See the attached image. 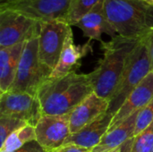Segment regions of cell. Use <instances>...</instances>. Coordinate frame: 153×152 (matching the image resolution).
Returning a JSON list of instances; mask_svg holds the SVG:
<instances>
[{"label": "cell", "instance_id": "16", "mask_svg": "<svg viewBox=\"0 0 153 152\" xmlns=\"http://www.w3.org/2000/svg\"><path fill=\"white\" fill-rule=\"evenodd\" d=\"M26 42L0 48V94L11 90Z\"/></svg>", "mask_w": 153, "mask_h": 152}, {"label": "cell", "instance_id": "12", "mask_svg": "<svg viewBox=\"0 0 153 152\" xmlns=\"http://www.w3.org/2000/svg\"><path fill=\"white\" fill-rule=\"evenodd\" d=\"M108 106V100L99 97L95 92L91 93L69 114L71 134L79 132L100 116L105 114Z\"/></svg>", "mask_w": 153, "mask_h": 152}, {"label": "cell", "instance_id": "26", "mask_svg": "<svg viewBox=\"0 0 153 152\" xmlns=\"http://www.w3.org/2000/svg\"><path fill=\"white\" fill-rule=\"evenodd\" d=\"M134 142V137H133V138H130L129 140H127L126 142H124V143L121 145V149H120L119 152H130L131 151V149H132V147H133Z\"/></svg>", "mask_w": 153, "mask_h": 152}, {"label": "cell", "instance_id": "20", "mask_svg": "<svg viewBox=\"0 0 153 152\" xmlns=\"http://www.w3.org/2000/svg\"><path fill=\"white\" fill-rule=\"evenodd\" d=\"M130 152H153V122L143 133L134 137Z\"/></svg>", "mask_w": 153, "mask_h": 152}, {"label": "cell", "instance_id": "23", "mask_svg": "<svg viewBox=\"0 0 153 152\" xmlns=\"http://www.w3.org/2000/svg\"><path fill=\"white\" fill-rule=\"evenodd\" d=\"M13 152H48L37 141L30 142Z\"/></svg>", "mask_w": 153, "mask_h": 152}, {"label": "cell", "instance_id": "17", "mask_svg": "<svg viewBox=\"0 0 153 152\" xmlns=\"http://www.w3.org/2000/svg\"><path fill=\"white\" fill-rule=\"evenodd\" d=\"M139 112L140 110L130 116L121 125L113 130L108 131L102 138L101 142L91 151V152L110 151L120 147L130 138H133Z\"/></svg>", "mask_w": 153, "mask_h": 152}, {"label": "cell", "instance_id": "27", "mask_svg": "<svg viewBox=\"0 0 153 152\" xmlns=\"http://www.w3.org/2000/svg\"><path fill=\"white\" fill-rule=\"evenodd\" d=\"M17 0H0V6H4L5 4H11L13 2H15Z\"/></svg>", "mask_w": 153, "mask_h": 152}, {"label": "cell", "instance_id": "4", "mask_svg": "<svg viewBox=\"0 0 153 152\" xmlns=\"http://www.w3.org/2000/svg\"><path fill=\"white\" fill-rule=\"evenodd\" d=\"M152 72V66L145 36L131 52L121 80L109 100L107 112L115 116L134 88Z\"/></svg>", "mask_w": 153, "mask_h": 152}, {"label": "cell", "instance_id": "19", "mask_svg": "<svg viewBox=\"0 0 153 152\" xmlns=\"http://www.w3.org/2000/svg\"><path fill=\"white\" fill-rule=\"evenodd\" d=\"M101 1L102 0H71L64 20L71 26H74Z\"/></svg>", "mask_w": 153, "mask_h": 152}, {"label": "cell", "instance_id": "11", "mask_svg": "<svg viewBox=\"0 0 153 152\" xmlns=\"http://www.w3.org/2000/svg\"><path fill=\"white\" fill-rule=\"evenodd\" d=\"M152 99L153 72H152L134 88L119 110L115 114L108 131L113 130L130 116L143 109Z\"/></svg>", "mask_w": 153, "mask_h": 152}, {"label": "cell", "instance_id": "18", "mask_svg": "<svg viewBox=\"0 0 153 152\" xmlns=\"http://www.w3.org/2000/svg\"><path fill=\"white\" fill-rule=\"evenodd\" d=\"M32 141H36L35 127L27 125L8 136L4 144L0 146V152H13Z\"/></svg>", "mask_w": 153, "mask_h": 152}, {"label": "cell", "instance_id": "13", "mask_svg": "<svg viewBox=\"0 0 153 152\" xmlns=\"http://www.w3.org/2000/svg\"><path fill=\"white\" fill-rule=\"evenodd\" d=\"M113 116L108 112L100 116L79 132L70 134L64 145L74 144L92 151L108 132Z\"/></svg>", "mask_w": 153, "mask_h": 152}, {"label": "cell", "instance_id": "3", "mask_svg": "<svg viewBox=\"0 0 153 152\" xmlns=\"http://www.w3.org/2000/svg\"><path fill=\"white\" fill-rule=\"evenodd\" d=\"M104 7L119 36L142 39L153 30V4L147 0H105Z\"/></svg>", "mask_w": 153, "mask_h": 152}, {"label": "cell", "instance_id": "14", "mask_svg": "<svg viewBox=\"0 0 153 152\" xmlns=\"http://www.w3.org/2000/svg\"><path fill=\"white\" fill-rule=\"evenodd\" d=\"M105 0L100 2L90 13L83 16L74 26L81 29L83 36L89 40H98L102 42V34H108L110 38H115L117 34L108 21L105 7Z\"/></svg>", "mask_w": 153, "mask_h": 152}, {"label": "cell", "instance_id": "15", "mask_svg": "<svg viewBox=\"0 0 153 152\" xmlns=\"http://www.w3.org/2000/svg\"><path fill=\"white\" fill-rule=\"evenodd\" d=\"M91 52L92 46L91 45V40L82 45H76L74 41V35L71 33L65 42L59 62L53 70L50 78H58L76 72L82 65V58Z\"/></svg>", "mask_w": 153, "mask_h": 152}, {"label": "cell", "instance_id": "2", "mask_svg": "<svg viewBox=\"0 0 153 152\" xmlns=\"http://www.w3.org/2000/svg\"><path fill=\"white\" fill-rule=\"evenodd\" d=\"M140 39L117 35L109 41L101 42L103 57L90 73L94 92L99 97L110 100L121 80L128 57Z\"/></svg>", "mask_w": 153, "mask_h": 152}, {"label": "cell", "instance_id": "25", "mask_svg": "<svg viewBox=\"0 0 153 152\" xmlns=\"http://www.w3.org/2000/svg\"><path fill=\"white\" fill-rule=\"evenodd\" d=\"M146 41H147L148 51H149V55H150V58H151V62H152L153 72V30L146 35Z\"/></svg>", "mask_w": 153, "mask_h": 152}, {"label": "cell", "instance_id": "28", "mask_svg": "<svg viewBox=\"0 0 153 152\" xmlns=\"http://www.w3.org/2000/svg\"><path fill=\"white\" fill-rule=\"evenodd\" d=\"M120 149H121V146H120V147H118V148H117V149H115V150H112V151H108V152H119Z\"/></svg>", "mask_w": 153, "mask_h": 152}, {"label": "cell", "instance_id": "10", "mask_svg": "<svg viewBox=\"0 0 153 152\" xmlns=\"http://www.w3.org/2000/svg\"><path fill=\"white\" fill-rule=\"evenodd\" d=\"M36 141L51 152L63 146L71 134L69 115L42 116L35 126Z\"/></svg>", "mask_w": 153, "mask_h": 152}, {"label": "cell", "instance_id": "7", "mask_svg": "<svg viewBox=\"0 0 153 152\" xmlns=\"http://www.w3.org/2000/svg\"><path fill=\"white\" fill-rule=\"evenodd\" d=\"M73 33L72 26L65 20L40 22L39 34V56L40 61L50 69L57 65L67 37Z\"/></svg>", "mask_w": 153, "mask_h": 152}, {"label": "cell", "instance_id": "1", "mask_svg": "<svg viewBox=\"0 0 153 152\" xmlns=\"http://www.w3.org/2000/svg\"><path fill=\"white\" fill-rule=\"evenodd\" d=\"M93 92L90 73L73 72L58 78H49L39 88L37 97L43 116H65Z\"/></svg>", "mask_w": 153, "mask_h": 152}, {"label": "cell", "instance_id": "8", "mask_svg": "<svg viewBox=\"0 0 153 152\" xmlns=\"http://www.w3.org/2000/svg\"><path fill=\"white\" fill-rule=\"evenodd\" d=\"M0 116L16 118L35 127L43 114L37 96L7 91L0 94Z\"/></svg>", "mask_w": 153, "mask_h": 152}, {"label": "cell", "instance_id": "29", "mask_svg": "<svg viewBox=\"0 0 153 152\" xmlns=\"http://www.w3.org/2000/svg\"><path fill=\"white\" fill-rule=\"evenodd\" d=\"M147 1H149V2H151L152 4H153V0H147Z\"/></svg>", "mask_w": 153, "mask_h": 152}, {"label": "cell", "instance_id": "21", "mask_svg": "<svg viewBox=\"0 0 153 152\" xmlns=\"http://www.w3.org/2000/svg\"><path fill=\"white\" fill-rule=\"evenodd\" d=\"M27 125L24 121L0 116V146L4 144L9 135Z\"/></svg>", "mask_w": 153, "mask_h": 152}, {"label": "cell", "instance_id": "9", "mask_svg": "<svg viewBox=\"0 0 153 152\" xmlns=\"http://www.w3.org/2000/svg\"><path fill=\"white\" fill-rule=\"evenodd\" d=\"M71 0H17L0 6L22 13L39 22L64 20Z\"/></svg>", "mask_w": 153, "mask_h": 152}, {"label": "cell", "instance_id": "5", "mask_svg": "<svg viewBox=\"0 0 153 152\" xmlns=\"http://www.w3.org/2000/svg\"><path fill=\"white\" fill-rule=\"evenodd\" d=\"M52 72L39 59V36H36L25 43L15 79L9 91L37 96L39 88L50 78Z\"/></svg>", "mask_w": 153, "mask_h": 152}, {"label": "cell", "instance_id": "24", "mask_svg": "<svg viewBox=\"0 0 153 152\" xmlns=\"http://www.w3.org/2000/svg\"><path fill=\"white\" fill-rule=\"evenodd\" d=\"M51 152H91V150H88L74 144H68V145H63L60 148Z\"/></svg>", "mask_w": 153, "mask_h": 152}, {"label": "cell", "instance_id": "22", "mask_svg": "<svg viewBox=\"0 0 153 152\" xmlns=\"http://www.w3.org/2000/svg\"><path fill=\"white\" fill-rule=\"evenodd\" d=\"M153 122V99L149 102L143 109L140 110L136 126L134 133V137H136L138 134L143 133L146 128H148Z\"/></svg>", "mask_w": 153, "mask_h": 152}, {"label": "cell", "instance_id": "6", "mask_svg": "<svg viewBox=\"0 0 153 152\" xmlns=\"http://www.w3.org/2000/svg\"><path fill=\"white\" fill-rule=\"evenodd\" d=\"M40 22L17 11L0 8V48L39 36Z\"/></svg>", "mask_w": 153, "mask_h": 152}]
</instances>
